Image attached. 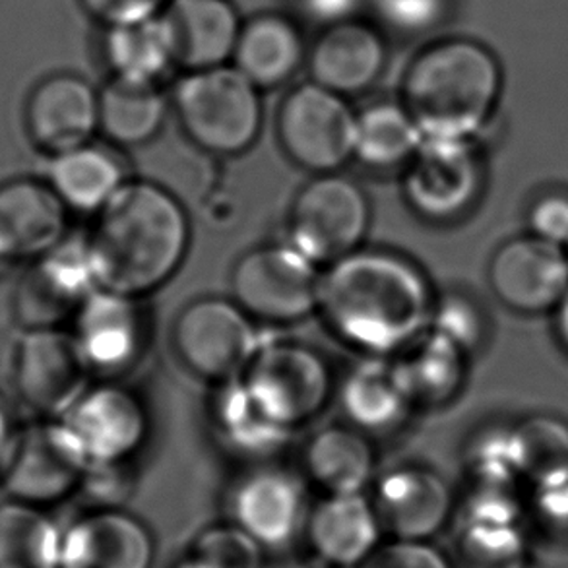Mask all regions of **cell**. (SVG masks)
<instances>
[{
  "mask_svg": "<svg viewBox=\"0 0 568 568\" xmlns=\"http://www.w3.org/2000/svg\"><path fill=\"white\" fill-rule=\"evenodd\" d=\"M307 59L300 28L285 16L261 14L243 23L233 67L258 90L290 82Z\"/></svg>",
  "mask_w": 568,
  "mask_h": 568,
  "instance_id": "obj_25",
  "label": "cell"
},
{
  "mask_svg": "<svg viewBox=\"0 0 568 568\" xmlns=\"http://www.w3.org/2000/svg\"><path fill=\"white\" fill-rule=\"evenodd\" d=\"M61 422L77 438L90 468L126 464L150 433L146 406L119 384L90 386Z\"/></svg>",
  "mask_w": 568,
  "mask_h": 568,
  "instance_id": "obj_14",
  "label": "cell"
},
{
  "mask_svg": "<svg viewBox=\"0 0 568 568\" xmlns=\"http://www.w3.org/2000/svg\"><path fill=\"white\" fill-rule=\"evenodd\" d=\"M383 33L357 18L334 23L316 39L308 53L313 82L342 98L367 92L377 84L386 67Z\"/></svg>",
  "mask_w": 568,
  "mask_h": 568,
  "instance_id": "obj_22",
  "label": "cell"
},
{
  "mask_svg": "<svg viewBox=\"0 0 568 568\" xmlns=\"http://www.w3.org/2000/svg\"><path fill=\"white\" fill-rule=\"evenodd\" d=\"M178 45V67L214 69L230 64L243 23L230 0H171L165 8Z\"/></svg>",
  "mask_w": 568,
  "mask_h": 568,
  "instance_id": "obj_24",
  "label": "cell"
},
{
  "mask_svg": "<svg viewBox=\"0 0 568 568\" xmlns=\"http://www.w3.org/2000/svg\"><path fill=\"white\" fill-rule=\"evenodd\" d=\"M357 113L346 98L316 82L293 88L277 111V139L303 170L336 173L354 158Z\"/></svg>",
  "mask_w": 568,
  "mask_h": 568,
  "instance_id": "obj_9",
  "label": "cell"
},
{
  "mask_svg": "<svg viewBox=\"0 0 568 568\" xmlns=\"http://www.w3.org/2000/svg\"><path fill=\"white\" fill-rule=\"evenodd\" d=\"M567 253H568V245H567Z\"/></svg>",
  "mask_w": 568,
  "mask_h": 568,
  "instance_id": "obj_46",
  "label": "cell"
},
{
  "mask_svg": "<svg viewBox=\"0 0 568 568\" xmlns=\"http://www.w3.org/2000/svg\"><path fill=\"white\" fill-rule=\"evenodd\" d=\"M468 352L438 332H423L396 359L412 406H443L460 392Z\"/></svg>",
  "mask_w": 568,
  "mask_h": 568,
  "instance_id": "obj_29",
  "label": "cell"
},
{
  "mask_svg": "<svg viewBox=\"0 0 568 568\" xmlns=\"http://www.w3.org/2000/svg\"><path fill=\"white\" fill-rule=\"evenodd\" d=\"M173 105L186 136L210 154H243L261 136V90L233 64L189 70Z\"/></svg>",
  "mask_w": 568,
  "mask_h": 568,
  "instance_id": "obj_4",
  "label": "cell"
},
{
  "mask_svg": "<svg viewBox=\"0 0 568 568\" xmlns=\"http://www.w3.org/2000/svg\"><path fill=\"white\" fill-rule=\"evenodd\" d=\"M555 313V332L561 346L568 352V293L562 297L561 303L557 305Z\"/></svg>",
  "mask_w": 568,
  "mask_h": 568,
  "instance_id": "obj_45",
  "label": "cell"
},
{
  "mask_svg": "<svg viewBox=\"0 0 568 568\" xmlns=\"http://www.w3.org/2000/svg\"><path fill=\"white\" fill-rule=\"evenodd\" d=\"M171 0H80L85 14L103 28L144 22L163 14Z\"/></svg>",
  "mask_w": 568,
  "mask_h": 568,
  "instance_id": "obj_41",
  "label": "cell"
},
{
  "mask_svg": "<svg viewBox=\"0 0 568 568\" xmlns=\"http://www.w3.org/2000/svg\"><path fill=\"white\" fill-rule=\"evenodd\" d=\"M344 414L359 430H386L404 419L412 407L398 363L375 355L357 365L342 386Z\"/></svg>",
  "mask_w": 568,
  "mask_h": 568,
  "instance_id": "obj_30",
  "label": "cell"
},
{
  "mask_svg": "<svg viewBox=\"0 0 568 568\" xmlns=\"http://www.w3.org/2000/svg\"><path fill=\"white\" fill-rule=\"evenodd\" d=\"M231 518L262 549L287 546L307 523L303 485L285 469H254L233 489Z\"/></svg>",
  "mask_w": 568,
  "mask_h": 568,
  "instance_id": "obj_18",
  "label": "cell"
},
{
  "mask_svg": "<svg viewBox=\"0 0 568 568\" xmlns=\"http://www.w3.org/2000/svg\"><path fill=\"white\" fill-rule=\"evenodd\" d=\"M47 183L69 210L98 214L126 183V178L115 155L90 142L64 154L51 155Z\"/></svg>",
  "mask_w": 568,
  "mask_h": 568,
  "instance_id": "obj_28",
  "label": "cell"
},
{
  "mask_svg": "<svg viewBox=\"0 0 568 568\" xmlns=\"http://www.w3.org/2000/svg\"><path fill=\"white\" fill-rule=\"evenodd\" d=\"M168 119V100L158 84L111 78L100 90V132L115 146H144Z\"/></svg>",
  "mask_w": 568,
  "mask_h": 568,
  "instance_id": "obj_31",
  "label": "cell"
},
{
  "mask_svg": "<svg viewBox=\"0 0 568 568\" xmlns=\"http://www.w3.org/2000/svg\"><path fill=\"white\" fill-rule=\"evenodd\" d=\"M18 429L20 427H16L14 417L10 414V409L0 399V471H2L4 464H7L8 454H10L12 445H14Z\"/></svg>",
  "mask_w": 568,
  "mask_h": 568,
  "instance_id": "obj_44",
  "label": "cell"
},
{
  "mask_svg": "<svg viewBox=\"0 0 568 568\" xmlns=\"http://www.w3.org/2000/svg\"><path fill=\"white\" fill-rule=\"evenodd\" d=\"M484 186V163L474 140L425 139L407 162L404 196L415 214L450 222L476 204Z\"/></svg>",
  "mask_w": 568,
  "mask_h": 568,
  "instance_id": "obj_13",
  "label": "cell"
},
{
  "mask_svg": "<svg viewBox=\"0 0 568 568\" xmlns=\"http://www.w3.org/2000/svg\"><path fill=\"white\" fill-rule=\"evenodd\" d=\"M538 484V510L557 528H568V468L559 469Z\"/></svg>",
  "mask_w": 568,
  "mask_h": 568,
  "instance_id": "obj_42",
  "label": "cell"
},
{
  "mask_svg": "<svg viewBox=\"0 0 568 568\" xmlns=\"http://www.w3.org/2000/svg\"><path fill=\"white\" fill-rule=\"evenodd\" d=\"M101 53L111 78L158 84L178 64V45L165 12L144 22L105 28Z\"/></svg>",
  "mask_w": 568,
  "mask_h": 568,
  "instance_id": "obj_27",
  "label": "cell"
},
{
  "mask_svg": "<svg viewBox=\"0 0 568 568\" xmlns=\"http://www.w3.org/2000/svg\"><path fill=\"white\" fill-rule=\"evenodd\" d=\"M423 140L402 101H378L357 113L354 158L371 170H394L407 165Z\"/></svg>",
  "mask_w": 568,
  "mask_h": 568,
  "instance_id": "obj_33",
  "label": "cell"
},
{
  "mask_svg": "<svg viewBox=\"0 0 568 568\" xmlns=\"http://www.w3.org/2000/svg\"><path fill=\"white\" fill-rule=\"evenodd\" d=\"M154 559L146 524L115 507L98 508L62 530L61 568H152Z\"/></svg>",
  "mask_w": 568,
  "mask_h": 568,
  "instance_id": "obj_20",
  "label": "cell"
},
{
  "mask_svg": "<svg viewBox=\"0 0 568 568\" xmlns=\"http://www.w3.org/2000/svg\"><path fill=\"white\" fill-rule=\"evenodd\" d=\"M355 568H453L445 555L429 541H399L381 544L377 551Z\"/></svg>",
  "mask_w": 568,
  "mask_h": 568,
  "instance_id": "obj_39",
  "label": "cell"
},
{
  "mask_svg": "<svg viewBox=\"0 0 568 568\" xmlns=\"http://www.w3.org/2000/svg\"><path fill=\"white\" fill-rule=\"evenodd\" d=\"M321 284L315 262L290 243L248 251L231 272L233 301L266 323H297L316 313Z\"/></svg>",
  "mask_w": 568,
  "mask_h": 568,
  "instance_id": "obj_6",
  "label": "cell"
},
{
  "mask_svg": "<svg viewBox=\"0 0 568 568\" xmlns=\"http://www.w3.org/2000/svg\"><path fill=\"white\" fill-rule=\"evenodd\" d=\"M140 300L95 290L74 315V338L93 373H119L139 359L144 347Z\"/></svg>",
  "mask_w": 568,
  "mask_h": 568,
  "instance_id": "obj_21",
  "label": "cell"
},
{
  "mask_svg": "<svg viewBox=\"0 0 568 568\" xmlns=\"http://www.w3.org/2000/svg\"><path fill=\"white\" fill-rule=\"evenodd\" d=\"M62 530L45 508L0 503V568H61Z\"/></svg>",
  "mask_w": 568,
  "mask_h": 568,
  "instance_id": "obj_34",
  "label": "cell"
},
{
  "mask_svg": "<svg viewBox=\"0 0 568 568\" xmlns=\"http://www.w3.org/2000/svg\"><path fill=\"white\" fill-rule=\"evenodd\" d=\"M303 466L311 481L326 495L363 493L373 481L377 456L369 438L357 427L332 425L311 437Z\"/></svg>",
  "mask_w": 568,
  "mask_h": 568,
  "instance_id": "obj_26",
  "label": "cell"
},
{
  "mask_svg": "<svg viewBox=\"0 0 568 568\" xmlns=\"http://www.w3.org/2000/svg\"><path fill=\"white\" fill-rule=\"evenodd\" d=\"M253 321L235 301H192L173 326L179 359L204 381L223 384L241 377L264 342Z\"/></svg>",
  "mask_w": 568,
  "mask_h": 568,
  "instance_id": "obj_8",
  "label": "cell"
},
{
  "mask_svg": "<svg viewBox=\"0 0 568 568\" xmlns=\"http://www.w3.org/2000/svg\"><path fill=\"white\" fill-rule=\"evenodd\" d=\"M308 546L328 567L355 568L377 551L383 538L373 500L363 493L326 495L307 515Z\"/></svg>",
  "mask_w": 568,
  "mask_h": 568,
  "instance_id": "obj_23",
  "label": "cell"
},
{
  "mask_svg": "<svg viewBox=\"0 0 568 568\" xmlns=\"http://www.w3.org/2000/svg\"><path fill=\"white\" fill-rule=\"evenodd\" d=\"M85 241L101 290L140 300L183 266L191 222L173 192L152 181H126L95 214Z\"/></svg>",
  "mask_w": 568,
  "mask_h": 568,
  "instance_id": "obj_2",
  "label": "cell"
},
{
  "mask_svg": "<svg viewBox=\"0 0 568 568\" xmlns=\"http://www.w3.org/2000/svg\"><path fill=\"white\" fill-rule=\"evenodd\" d=\"M520 474L536 481L568 468V423L555 415H531L515 429Z\"/></svg>",
  "mask_w": 568,
  "mask_h": 568,
  "instance_id": "obj_35",
  "label": "cell"
},
{
  "mask_svg": "<svg viewBox=\"0 0 568 568\" xmlns=\"http://www.w3.org/2000/svg\"><path fill=\"white\" fill-rule=\"evenodd\" d=\"M371 8L386 30L402 38H417L445 22L453 0H371Z\"/></svg>",
  "mask_w": 568,
  "mask_h": 568,
  "instance_id": "obj_37",
  "label": "cell"
},
{
  "mask_svg": "<svg viewBox=\"0 0 568 568\" xmlns=\"http://www.w3.org/2000/svg\"><path fill=\"white\" fill-rule=\"evenodd\" d=\"M88 460L61 419L20 427L0 485L7 499L47 508L67 499L84 484Z\"/></svg>",
  "mask_w": 568,
  "mask_h": 568,
  "instance_id": "obj_10",
  "label": "cell"
},
{
  "mask_svg": "<svg viewBox=\"0 0 568 568\" xmlns=\"http://www.w3.org/2000/svg\"><path fill=\"white\" fill-rule=\"evenodd\" d=\"M301 14L307 16L311 22L321 26H334L346 22L357 14L362 0H295Z\"/></svg>",
  "mask_w": 568,
  "mask_h": 568,
  "instance_id": "obj_43",
  "label": "cell"
},
{
  "mask_svg": "<svg viewBox=\"0 0 568 568\" xmlns=\"http://www.w3.org/2000/svg\"><path fill=\"white\" fill-rule=\"evenodd\" d=\"M23 119L31 142L49 158L85 146L100 132V90L78 74L47 77L31 90Z\"/></svg>",
  "mask_w": 568,
  "mask_h": 568,
  "instance_id": "obj_16",
  "label": "cell"
},
{
  "mask_svg": "<svg viewBox=\"0 0 568 568\" xmlns=\"http://www.w3.org/2000/svg\"><path fill=\"white\" fill-rule=\"evenodd\" d=\"M435 297L415 262L390 251H355L323 274L318 313L347 346L404 352L429 328Z\"/></svg>",
  "mask_w": 568,
  "mask_h": 568,
  "instance_id": "obj_1",
  "label": "cell"
},
{
  "mask_svg": "<svg viewBox=\"0 0 568 568\" xmlns=\"http://www.w3.org/2000/svg\"><path fill=\"white\" fill-rule=\"evenodd\" d=\"M528 230L536 237L567 248L568 192L549 191L539 194L528 210Z\"/></svg>",
  "mask_w": 568,
  "mask_h": 568,
  "instance_id": "obj_40",
  "label": "cell"
},
{
  "mask_svg": "<svg viewBox=\"0 0 568 568\" xmlns=\"http://www.w3.org/2000/svg\"><path fill=\"white\" fill-rule=\"evenodd\" d=\"M67 212L47 181L0 185V268L31 262L67 239Z\"/></svg>",
  "mask_w": 568,
  "mask_h": 568,
  "instance_id": "obj_17",
  "label": "cell"
},
{
  "mask_svg": "<svg viewBox=\"0 0 568 568\" xmlns=\"http://www.w3.org/2000/svg\"><path fill=\"white\" fill-rule=\"evenodd\" d=\"M371 225L362 186L338 173H323L301 189L290 212V245L316 266H331L359 251Z\"/></svg>",
  "mask_w": 568,
  "mask_h": 568,
  "instance_id": "obj_5",
  "label": "cell"
},
{
  "mask_svg": "<svg viewBox=\"0 0 568 568\" xmlns=\"http://www.w3.org/2000/svg\"><path fill=\"white\" fill-rule=\"evenodd\" d=\"M487 277L505 307L544 315L555 311L568 293L567 248L531 233L508 239L493 254Z\"/></svg>",
  "mask_w": 568,
  "mask_h": 568,
  "instance_id": "obj_15",
  "label": "cell"
},
{
  "mask_svg": "<svg viewBox=\"0 0 568 568\" xmlns=\"http://www.w3.org/2000/svg\"><path fill=\"white\" fill-rule=\"evenodd\" d=\"M497 54L469 38L438 39L415 54L402 84V103L425 139L474 140L503 95Z\"/></svg>",
  "mask_w": 568,
  "mask_h": 568,
  "instance_id": "obj_3",
  "label": "cell"
},
{
  "mask_svg": "<svg viewBox=\"0 0 568 568\" xmlns=\"http://www.w3.org/2000/svg\"><path fill=\"white\" fill-rule=\"evenodd\" d=\"M262 549L235 524L200 531L186 547L178 568H262Z\"/></svg>",
  "mask_w": 568,
  "mask_h": 568,
  "instance_id": "obj_36",
  "label": "cell"
},
{
  "mask_svg": "<svg viewBox=\"0 0 568 568\" xmlns=\"http://www.w3.org/2000/svg\"><path fill=\"white\" fill-rule=\"evenodd\" d=\"M95 290L100 285L88 241L67 237L31 261L18 280L12 297L16 323L22 331L59 328Z\"/></svg>",
  "mask_w": 568,
  "mask_h": 568,
  "instance_id": "obj_12",
  "label": "cell"
},
{
  "mask_svg": "<svg viewBox=\"0 0 568 568\" xmlns=\"http://www.w3.org/2000/svg\"><path fill=\"white\" fill-rule=\"evenodd\" d=\"M384 534L399 541H429L453 515L450 487L437 471L404 466L378 479L373 499Z\"/></svg>",
  "mask_w": 568,
  "mask_h": 568,
  "instance_id": "obj_19",
  "label": "cell"
},
{
  "mask_svg": "<svg viewBox=\"0 0 568 568\" xmlns=\"http://www.w3.org/2000/svg\"><path fill=\"white\" fill-rule=\"evenodd\" d=\"M92 373L72 332L23 331L16 344V396L39 417L61 419L90 388Z\"/></svg>",
  "mask_w": 568,
  "mask_h": 568,
  "instance_id": "obj_11",
  "label": "cell"
},
{
  "mask_svg": "<svg viewBox=\"0 0 568 568\" xmlns=\"http://www.w3.org/2000/svg\"><path fill=\"white\" fill-rule=\"evenodd\" d=\"M215 429L225 445L248 458H264L282 450L293 430L272 417L246 388L243 378L222 384L212 407Z\"/></svg>",
  "mask_w": 568,
  "mask_h": 568,
  "instance_id": "obj_32",
  "label": "cell"
},
{
  "mask_svg": "<svg viewBox=\"0 0 568 568\" xmlns=\"http://www.w3.org/2000/svg\"><path fill=\"white\" fill-rule=\"evenodd\" d=\"M241 378L256 402L290 430L315 419L331 399L328 363L300 342L264 338Z\"/></svg>",
  "mask_w": 568,
  "mask_h": 568,
  "instance_id": "obj_7",
  "label": "cell"
},
{
  "mask_svg": "<svg viewBox=\"0 0 568 568\" xmlns=\"http://www.w3.org/2000/svg\"><path fill=\"white\" fill-rule=\"evenodd\" d=\"M429 328L453 339L456 346L471 354L484 342V313L477 307V303L466 295L448 293L445 297L435 301Z\"/></svg>",
  "mask_w": 568,
  "mask_h": 568,
  "instance_id": "obj_38",
  "label": "cell"
}]
</instances>
